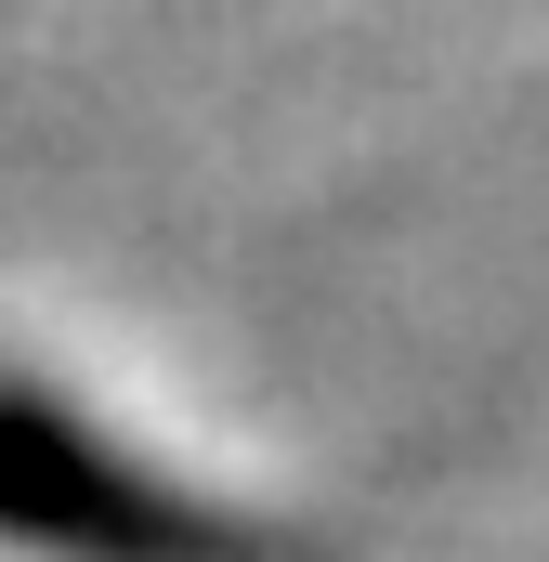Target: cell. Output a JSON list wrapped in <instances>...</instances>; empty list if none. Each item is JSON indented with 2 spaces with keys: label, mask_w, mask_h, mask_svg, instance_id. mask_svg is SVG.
Masks as SVG:
<instances>
[{
  "label": "cell",
  "mask_w": 549,
  "mask_h": 562,
  "mask_svg": "<svg viewBox=\"0 0 549 562\" xmlns=\"http://www.w3.org/2000/svg\"><path fill=\"white\" fill-rule=\"evenodd\" d=\"M0 550L40 562H288V537H262L249 510L144 471L132 445L79 419L40 380H0Z\"/></svg>",
  "instance_id": "cell-1"
}]
</instances>
